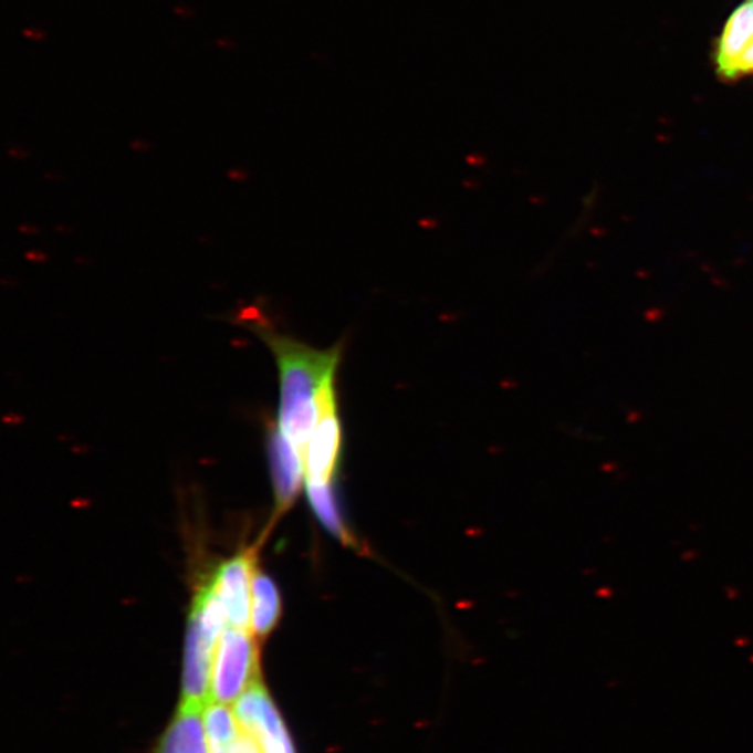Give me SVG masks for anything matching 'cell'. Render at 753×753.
Returning a JSON list of instances; mask_svg holds the SVG:
<instances>
[{"mask_svg":"<svg viewBox=\"0 0 753 753\" xmlns=\"http://www.w3.org/2000/svg\"><path fill=\"white\" fill-rule=\"evenodd\" d=\"M244 324L271 351L280 372V410L276 429L306 457V450L325 402L336 393V380L345 345L318 349L282 334L260 317L244 314Z\"/></svg>","mask_w":753,"mask_h":753,"instance_id":"6da1fadb","label":"cell"},{"mask_svg":"<svg viewBox=\"0 0 753 753\" xmlns=\"http://www.w3.org/2000/svg\"><path fill=\"white\" fill-rule=\"evenodd\" d=\"M254 634L228 627L219 639L211 677V702L237 703L260 678L259 648Z\"/></svg>","mask_w":753,"mask_h":753,"instance_id":"7a4b0ae2","label":"cell"},{"mask_svg":"<svg viewBox=\"0 0 753 753\" xmlns=\"http://www.w3.org/2000/svg\"><path fill=\"white\" fill-rule=\"evenodd\" d=\"M234 714L243 733L258 742L263 753H296L284 719L261 678L251 683L234 703Z\"/></svg>","mask_w":753,"mask_h":753,"instance_id":"3957f363","label":"cell"},{"mask_svg":"<svg viewBox=\"0 0 753 753\" xmlns=\"http://www.w3.org/2000/svg\"><path fill=\"white\" fill-rule=\"evenodd\" d=\"M219 639L189 617L187 627L181 698L184 707L206 709L211 702V677Z\"/></svg>","mask_w":753,"mask_h":753,"instance_id":"277c9868","label":"cell"},{"mask_svg":"<svg viewBox=\"0 0 753 753\" xmlns=\"http://www.w3.org/2000/svg\"><path fill=\"white\" fill-rule=\"evenodd\" d=\"M344 446V430L338 409V394L325 402L304 457L306 483L333 484Z\"/></svg>","mask_w":753,"mask_h":753,"instance_id":"5b68a950","label":"cell"},{"mask_svg":"<svg viewBox=\"0 0 753 753\" xmlns=\"http://www.w3.org/2000/svg\"><path fill=\"white\" fill-rule=\"evenodd\" d=\"M255 555L244 552L227 561L213 575V584L226 607L229 627L251 631V581Z\"/></svg>","mask_w":753,"mask_h":753,"instance_id":"8992f818","label":"cell"},{"mask_svg":"<svg viewBox=\"0 0 753 753\" xmlns=\"http://www.w3.org/2000/svg\"><path fill=\"white\" fill-rule=\"evenodd\" d=\"M270 461L274 479L276 514H284L296 500L303 482L304 457L278 429L270 436Z\"/></svg>","mask_w":753,"mask_h":753,"instance_id":"52a82bcc","label":"cell"},{"mask_svg":"<svg viewBox=\"0 0 753 753\" xmlns=\"http://www.w3.org/2000/svg\"><path fill=\"white\" fill-rule=\"evenodd\" d=\"M202 718L205 709L179 704L178 712L159 739L155 753H210Z\"/></svg>","mask_w":753,"mask_h":753,"instance_id":"ba28073f","label":"cell"},{"mask_svg":"<svg viewBox=\"0 0 753 753\" xmlns=\"http://www.w3.org/2000/svg\"><path fill=\"white\" fill-rule=\"evenodd\" d=\"M753 35V2L742 4L725 24L715 53L720 76L731 79L736 61Z\"/></svg>","mask_w":753,"mask_h":753,"instance_id":"9c48e42d","label":"cell"},{"mask_svg":"<svg viewBox=\"0 0 753 753\" xmlns=\"http://www.w3.org/2000/svg\"><path fill=\"white\" fill-rule=\"evenodd\" d=\"M281 617V595L275 582L255 567L251 581V632L266 638L274 631Z\"/></svg>","mask_w":753,"mask_h":753,"instance_id":"30bf717a","label":"cell"},{"mask_svg":"<svg viewBox=\"0 0 753 753\" xmlns=\"http://www.w3.org/2000/svg\"><path fill=\"white\" fill-rule=\"evenodd\" d=\"M205 724L210 753H240L243 730L228 704L208 703L205 709Z\"/></svg>","mask_w":753,"mask_h":753,"instance_id":"8fae6325","label":"cell"},{"mask_svg":"<svg viewBox=\"0 0 753 753\" xmlns=\"http://www.w3.org/2000/svg\"><path fill=\"white\" fill-rule=\"evenodd\" d=\"M333 484H314L307 483V496L310 505L314 511V514L318 517L323 526L334 537L338 538L342 544L346 547L359 548V543H357L354 533L349 531L348 525H346L344 516L339 510L338 501H336Z\"/></svg>","mask_w":753,"mask_h":753,"instance_id":"7c38bea8","label":"cell"},{"mask_svg":"<svg viewBox=\"0 0 753 753\" xmlns=\"http://www.w3.org/2000/svg\"><path fill=\"white\" fill-rule=\"evenodd\" d=\"M745 74H753V35L739 61H736L731 79L745 76Z\"/></svg>","mask_w":753,"mask_h":753,"instance_id":"4fadbf2b","label":"cell"},{"mask_svg":"<svg viewBox=\"0 0 753 753\" xmlns=\"http://www.w3.org/2000/svg\"><path fill=\"white\" fill-rule=\"evenodd\" d=\"M240 753H263V752H261L258 742L251 739L250 735L243 733L242 750H240Z\"/></svg>","mask_w":753,"mask_h":753,"instance_id":"5bb4252c","label":"cell"},{"mask_svg":"<svg viewBox=\"0 0 753 753\" xmlns=\"http://www.w3.org/2000/svg\"><path fill=\"white\" fill-rule=\"evenodd\" d=\"M23 34L27 36V39L33 40H42L45 36V34L41 33L39 30H24Z\"/></svg>","mask_w":753,"mask_h":753,"instance_id":"9a60e30c","label":"cell"},{"mask_svg":"<svg viewBox=\"0 0 753 753\" xmlns=\"http://www.w3.org/2000/svg\"><path fill=\"white\" fill-rule=\"evenodd\" d=\"M175 12L180 14V15H190L189 10L181 9V8L176 9Z\"/></svg>","mask_w":753,"mask_h":753,"instance_id":"2e32d148","label":"cell"},{"mask_svg":"<svg viewBox=\"0 0 753 753\" xmlns=\"http://www.w3.org/2000/svg\"><path fill=\"white\" fill-rule=\"evenodd\" d=\"M218 45L223 46V48H231L232 46V44H229V42H227V41H218Z\"/></svg>","mask_w":753,"mask_h":753,"instance_id":"e0dca14e","label":"cell"},{"mask_svg":"<svg viewBox=\"0 0 753 753\" xmlns=\"http://www.w3.org/2000/svg\"><path fill=\"white\" fill-rule=\"evenodd\" d=\"M751 2H753V0H751Z\"/></svg>","mask_w":753,"mask_h":753,"instance_id":"ac0fdd59","label":"cell"}]
</instances>
